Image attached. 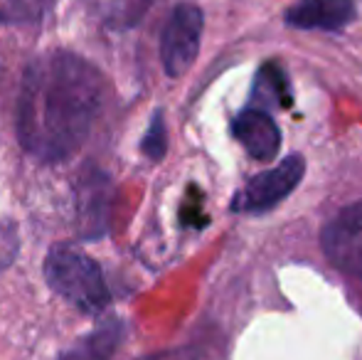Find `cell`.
Listing matches in <instances>:
<instances>
[{"mask_svg":"<svg viewBox=\"0 0 362 360\" xmlns=\"http://www.w3.org/2000/svg\"><path fill=\"white\" fill-rule=\"evenodd\" d=\"M101 87L99 69L72 52L37 57L20 87V146L45 163L69 158L99 116Z\"/></svg>","mask_w":362,"mask_h":360,"instance_id":"1","label":"cell"},{"mask_svg":"<svg viewBox=\"0 0 362 360\" xmlns=\"http://www.w3.org/2000/svg\"><path fill=\"white\" fill-rule=\"evenodd\" d=\"M45 277L52 291L81 313H101L111 301L101 267L69 245H57L49 250L45 260Z\"/></svg>","mask_w":362,"mask_h":360,"instance_id":"2","label":"cell"},{"mask_svg":"<svg viewBox=\"0 0 362 360\" xmlns=\"http://www.w3.org/2000/svg\"><path fill=\"white\" fill-rule=\"evenodd\" d=\"M202 25L205 18L197 5L180 3L173 8L160 35V59L168 77H180L192 67L200 52Z\"/></svg>","mask_w":362,"mask_h":360,"instance_id":"3","label":"cell"},{"mask_svg":"<svg viewBox=\"0 0 362 360\" xmlns=\"http://www.w3.org/2000/svg\"><path fill=\"white\" fill-rule=\"evenodd\" d=\"M305 173V161L300 153H291L276 168H269L264 173L254 175L242 190L237 192L232 202V210L237 212H267L272 207H276L281 200H286L291 192L296 190V185L300 182Z\"/></svg>","mask_w":362,"mask_h":360,"instance_id":"4","label":"cell"},{"mask_svg":"<svg viewBox=\"0 0 362 360\" xmlns=\"http://www.w3.org/2000/svg\"><path fill=\"white\" fill-rule=\"evenodd\" d=\"M323 252L340 272L362 281V200L343 207L323 227Z\"/></svg>","mask_w":362,"mask_h":360,"instance_id":"5","label":"cell"},{"mask_svg":"<svg viewBox=\"0 0 362 360\" xmlns=\"http://www.w3.org/2000/svg\"><path fill=\"white\" fill-rule=\"evenodd\" d=\"M111 217V182L99 170H89L76 185V225L81 237H104Z\"/></svg>","mask_w":362,"mask_h":360,"instance_id":"6","label":"cell"},{"mask_svg":"<svg viewBox=\"0 0 362 360\" xmlns=\"http://www.w3.org/2000/svg\"><path fill=\"white\" fill-rule=\"evenodd\" d=\"M232 134L254 161H274L281 151V131L269 111L247 106L232 121Z\"/></svg>","mask_w":362,"mask_h":360,"instance_id":"7","label":"cell"},{"mask_svg":"<svg viewBox=\"0 0 362 360\" xmlns=\"http://www.w3.org/2000/svg\"><path fill=\"white\" fill-rule=\"evenodd\" d=\"M355 18L353 0H300L284 13L296 30H340Z\"/></svg>","mask_w":362,"mask_h":360,"instance_id":"8","label":"cell"},{"mask_svg":"<svg viewBox=\"0 0 362 360\" xmlns=\"http://www.w3.org/2000/svg\"><path fill=\"white\" fill-rule=\"evenodd\" d=\"M293 104V91L291 79L279 62H267L257 72L252 87V109L269 111V109H288Z\"/></svg>","mask_w":362,"mask_h":360,"instance_id":"9","label":"cell"},{"mask_svg":"<svg viewBox=\"0 0 362 360\" xmlns=\"http://www.w3.org/2000/svg\"><path fill=\"white\" fill-rule=\"evenodd\" d=\"M121 336H124L121 323L116 318H109L99 328H94L86 338H81L72 351H67L59 360H109L111 353L119 346Z\"/></svg>","mask_w":362,"mask_h":360,"instance_id":"10","label":"cell"},{"mask_svg":"<svg viewBox=\"0 0 362 360\" xmlns=\"http://www.w3.org/2000/svg\"><path fill=\"white\" fill-rule=\"evenodd\" d=\"M94 15L114 28L136 25L151 8L153 0H86Z\"/></svg>","mask_w":362,"mask_h":360,"instance_id":"11","label":"cell"},{"mask_svg":"<svg viewBox=\"0 0 362 360\" xmlns=\"http://www.w3.org/2000/svg\"><path fill=\"white\" fill-rule=\"evenodd\" d=\"M54 0H0V23H37Z\"/></svg>","mask_w":362,"mask_h":360,"instance_id":"12","label":"cell"},{"mask_svg":"<svg viewBox=\"0 0 362 360\" xmlns=\"http://www.w3.org/2000/svg\"><path fill=\"white\" fill-rule=\"evenodd\" d=\"M144 153L151 161H160L168 151V131H165V119H163V111H156L153 114V121L146 131V139L141 144Z\"/></svg>","mask_w":362,"mask_h":360,"instance_id":"13","label":"cell"}]
</instances>
